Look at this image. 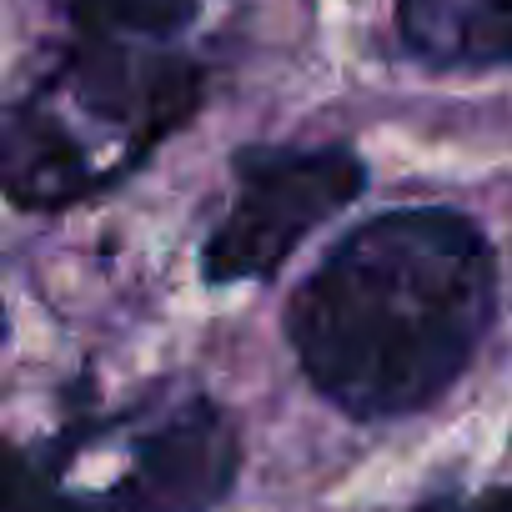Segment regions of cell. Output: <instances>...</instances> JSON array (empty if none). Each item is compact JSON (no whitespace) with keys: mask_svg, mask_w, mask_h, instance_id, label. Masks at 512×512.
<instances>
[{"mask_svg":"<svg viewBox=\"0 0 512 512\" xmlns=\"http://www.w3.org/2000/svg\"><path fill=\"white\" fill-rule=\"evenodd\" d=\"M497 312V256L477 221L402 206L347 231L287 302L307 382L357 422L432 407Z\"/></svg>","mask_w":512,"mask_h":512,"instance_id":"6da1fadb","label":"cell"},{"mask_svg":"<svg viewBox=\"0 0 512 512\" xmlns=\"http://www.w3.org/2000/svg\"><path fill=\"white\" fill-rule=\"evenodd\" d=\"M201 96L196 61L86 36L0 116V196L21 211L106 196L196 116Z\"/></svg>","mask_w":512,"mask_h":512,"instance_id":"7a4b0ae2","label":"cell"},{"mask_svg":"<svg viewBox=\"0 0 512 512\" xmlns=\"http://www.w3.org/2000/svg\"><path fill=\"white\" fill-rule=\"evenodd\" d=\"M76 447L111 457L86 512H211L241 467V437L206 392H156Z\"/></svg>","mask_w":512,"mask_h":512,"instance_id":"3957f363","label":"cell"},{"mask_svg":"<svg viewBox=\"0 0 512 512\" xmlns=\"http://www.w3.org/2000/svg\"><path fill=\"white\" fill-rule=\"evenodd\" d=\"M231 176L236 196L201 246L211 287L267 282L317 226L362 196L367 161L352 146H246Z\"/></svg>","mask_w":512,"mask_h":512,"instance_id":"277c9868","label":"cell"},{"mask_svg":"<svg viewBox=\"0 0 512 512\" xmlns=\"http://www.w3.org/2000/svg\"><path fill=\"white\" fill-rule=\"evenodd\" d=\"M397 36L432 71H507L512 0H397Z\"/></svg>","mask_w":512,"mask_h":512,"instance_id":"5b68a950","label":"cell"},{"mask_svg":"<svg viewBox=\"0 0 512 512\" xmlns=\"http://www.w3.org/2000/svg\"><path fill=\"white\" fill-rule=\"evenodd\" d=\"M51 6H56L81 36L161 46V41L181 36V31L196 21L201 0H51Z\"/></svg>","mask_w":512,"mask_h":512,"instance_id":"8992f818","label":"cell"},{"mask_svg":"<svg viewBox=\"0 0 512 512\" xmlns=\"http://www.w3.org/2000/svg\"><path fill=\"white\" fill-rule=\"evenodd\" d=\"M0 512H66L51 477L26 462L21 447L0 437Z\"/></svg>","mask_w":512,"mask_h":512,"instance_id":"52a82bcc","label":"cell"},{"mask_svg":"<svg viewBox=\"0 0 512 512\" xmlns=\"http://www.w3.org/2000/svg\"><path fill=\"white\" fill-rule=\"evenodd\" d=\"M417 512H512V487H492V492H477V497L447 492V497L422 502Z\"/></svg>","mask_w":512,"mask_h":512,"instance_id":"ba28073f","label":"cell"},{"mask_svg":"<svg viewBox=\"0 0 512 512\" xmlns=\"http://www.w3.org/2000/svg\"><path fill=\"white\" fill-rule=\"evenodd\" d=\"M6 332H11V322H6V307H0V342H6Z\"/></svg>","mask_w":512,"mask_h":512,"instance_id":"9c48e42d","label":"cell"}]
</instances>
